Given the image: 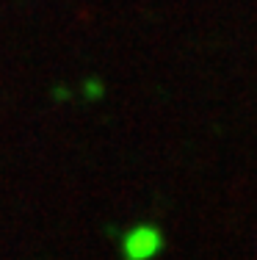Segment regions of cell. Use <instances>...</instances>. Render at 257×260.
I'll return each instance as SVG.
<instances>
[{
    "label": "cell",
    "instance_id": "6da1fadb",
    "mask_svg": "<svg viewBox=\"0 0 257 260\" xmlns=\"http://www.w3.org/2000/svg\"><path fill=\"white\" fill-rule=\"evenodd\" d=\"M158 249V235L152 233V230H136L127 238V257L130 260H144V257H150L152 252Z\"/></svg>",
    "mask_w": 257,
    "mask_h": 260
}]
</instances>
